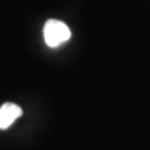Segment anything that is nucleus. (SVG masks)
I'll use <instances>...</instances> for the list:
<instances>
[{
	"label": "nucleus",
	"mask_w": 150,
	"mask_h": 150,
	"mask_svg": "<svg viewBox=\"0 0 150 150\" xmlns=\"http://www.w3.org/2000/svg\"><path fill=\"white\" fill-rule=\"evenodd\" d=\"M70 35L71 33L68 25L56 19H50L44 25V39L50 48H56L60 44L68 41Z\"/></svg>",
	"instance_id": "nucleus-1"
},
{
	"label": "nucleus",
	"mask_w": 150,
	"mask_h": 150,
	"mask_svg": "<svg viewBox=\"0 0 150 150\" xmlns=\"http://www.w3.org/2000/svg\"><path fill=\"white\" fill-rule=\"evenodd\" d=\"M23 110L21 108L13 104V103H6L0 108V129L9 128L19 116H21Z\"/></svg>",
	"instance_id": "nucleus-2"
}]
</instances>
